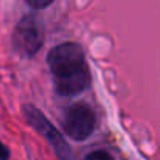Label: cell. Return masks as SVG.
Instances as JSON below:
<instances>
[{
    "mask_svg": "<svg viewBox=\"0 0 160 160\" xmlns=\"http://www.w3.org/2000/svg\"><path fill=\"white\" fill-rule=\"evenodd\" d=\"M44 42V27L39 18L35 14L25 16L16 25L13 33L14 49L22 57H33Z\"/></svg>",
    "mask_w": 160,
    "mask_h": 160,
    "instance_id": "cell-3",
    "label": "cell"
},
{
    "mask_svg": "<svg viewBox=\"0 0 160 160\" xmlns=\"http://www.w3.org/2000/svg\"><path fill=\"white\" fill-rule=\"evenodd\" d=\"M47 63L53 78L68 77L87 68L83 50L75 42H63L53 47L47 55Z\"/></svg>",
    "mask_w": 160,
    "mask_h": 160,
    "instance_id": "cell-1",
    "label": "cell"
},
{
    "mask_svg": "<svg viewBox=\"0 0 160 160\" xmlns=\"http://www.w3.org/2000/svg\"><path fill=\"white\" fill-rule=\"evenodd\" d=\"M90 69L88 66L83 68L82 71H78L72 75L68 77H61V78H53V83H55V90L63 94V96H74L78 94L88 88L90 85Z\"/></svg>",
    "mask_w": 160,
    "mask_h": 160,
    "instance_id": "cell-5",
    "label": "cell"
},
{
    "mask_svg": "<svg viewBox=\"0 0 160 160\" xmlns=\"http://www.w3.org/2000/svg\"><path fill=\"white\" fill-rule=\"evenodd\" d=\"M83 160H113V157L105 151H94V152L88 154Z\"/></svg>",
    "mask_w": 160,
    "mask_h": 160,
    "instance_id": "cell-6",
    "label": "cell"
},
{
    "mask_svg": "<svg viewBox=\"0 0 160 160\" xmlns=\"http://www.w3.org/2000/svg\"><path fill=\"white\" fill-rule=\"evenodd\" d=\"M10 158V151L8 148L3 144V143H0V160H8Z\"/></svg>",
    "mask_w": 160,
    "mask_h": 160,
    "instance_id": "cell-8",
    "label": "cell"
},
{
    "mask_svg": "<svg viewBox=\"0 0 160 160\" xmlns=\"http://www.w3.org/2000/svg\"><path fill=\"white\" fill-rule=\"evenodd\" d=\"M28 7H32L33 10H42L52 5V0H28Z\"/></svg>",
    "mask_w": 160,
    "mask_h": 160,
    "instance_id": "cell-7",
    "label": "cell"
},
{
    "mask_svg": "<svg viewBox=\"0 0 160 160\" xmlns=\"http://www.w3.org/2000/svg\"><path fill=\"white\" fill-rule=\"evenodd\" d=\"M94 126H96V115L93 108L87 104H75L69 107L63 119L64 132L77 141L87 140L93 133Z\"/></svg>",
    "mask_w": 160,
    "mask_h": 160,
    "instance_id": "cell-4",
    "label": "cell"
},
{
    "mask_svg": "<svg viewBox=\"0 0 160 160\" xmlns=\"http://www.w3.org/2000/svg\"><path fill=\"white\" fill-rule=\"evenodd\" d=\"M24 116H25L27 122L47 140V143L52 146L55 155L60 160H72L74 158L72 157V151H71L69 144L66 143V140L63 138V135L44 116V113L41 110H38L33 105H25L24 107Z\"/></svg>",
    "mask_w": 160,
    "mask_h": 160,
    "instance_id": "cell-2",
    "label": "cell"
}]
</instances>
